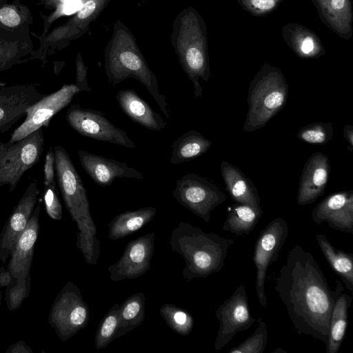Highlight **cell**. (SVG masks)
Wrapping results in <instances>:
<instances>
[{
    "instance_id": "obj_1",
    "label": "cell",
    "mask_w": 353,
    "mask_h": 353,
    "mask_svg": "<svg viewBox=\"0 0 353 353\" xmlns=\"http://www.w3.org/2000/svg\"><path fill=\"white\" fill-rule=\"evenodd\" d=\"M274 283L295 331L326 345L332 307L343 291L341 283L336 280L332 290L315 258L299 245L289 251Z\"/></svg>"
},
{
    "instance_id": "obj_2",
    "label": "cell",
    "mask_w": 353,
    "mask_h": 353,
    "mask_svg": "<svg viewBox=\"0 0 353 353\" xmlns=\"http://www.w3.org/2000/svg\"><path fill=\"white\" fill-rule=\"evenodd\" d=\"M104 60L105 74L110 84L114 86L130 77L138 80L147 88L165 117H170L168 103L159 92L157 78L139 50L136 38L121 20L114 24L112 37L105 48Z\"/></svg>"
},
{
    "instance_id": "obj_3",
    "label": "cell",
    "mask_w": 353,
    "mask_h": 353,
    "mask_svg": "<svg viewBox=\"0 0 353 353\" xmlns=\"http://www.w3.org/2000/svg\"><path fill=\"white\" fill-rule=\"evenodd\" d=\"M169 243L171 250L183 257L185 267L182 274L190 282L221 271L234 241L181 221L172 230Z\"/></svg>"
},
{
    "instance_id": "obj_4",
    "label": "cell",
    "mask_w": 353,
    "mask_h": 353,
    "mask_svg": "<svg viewBox=\"0 0 353 353\" xmlns=\"http://www.w3.org/2000/svg\"><path fill=\"white\" fill-rule=\"evenodd\" d=\"M172 46L179 61L192 81L194 96H202L199 79L208 81L210 77L203 21L192 7L179 12L172 25Z\"/></svg>"
},
{
    "instance_id": "obj_5",
    "label": "cell",
    "mask_w": 353,
    "mask_h": 353,
    "mask_svg": "<svg viewBox=\"0 0 353 353\" xmlns=\"http://www.w3.org/2000/svg\"><path fill=\"white\" fill-rule=\"evenodd\" d=\"M288 95V85L281 71L265 65L250 83L243 130L251 132L265 127L284 107Z\"/></svg>"
},
{
    "instance_id": "obj_6",
    "label": "cell",
    "mask_w": 353,
    "mask_h": 353,
    "mask_svg": "<svg viewBox=\"0 0 353 353\" xmlns=\"http://www.w3.org/2000/svg\"><path fill=\"white\" fill-rule=\"evenodd\" d=\"M55 175L65 208L79 230L97 234L90 205L81 178L64 148H54Z\"/></svg>"
},
{
    "instance_id": "obj_7",
    "label": "cell",
    "mask_w": 353,
    "mask_h": 353,
    "mask_svg": "<svg viewBox=\"0 0 353 353\" xmlns=\"http://www.w3.org/2000/svg\"><path fill=\"white\" fill-rule=\"evenodd\" d=\"M44 142L43 127L15 142H0V187L14 190L24 173L40 161Z\"/></svg>"
},
{
    "instance_id": "obj_8",
    "label": "cell",
    "mask_w": 353,
    "mask_h": 353,
    "mask_svg": "<svg viewBox=\"0 0 353 353\" xmlns=\"http://www.w3.org/2000/svg\"><path fill=\"white\" fill-rule=\"evenodd\" d=\"M90 309L80 288L68 281L54 299L48 315V323L58 337L65 342L89 322Z\"/></svg>"
},
{
    "instance_id": "obj_9",
    "label": "cell",
    "mask_w": 353,
    "mask_h": 353,
    "mask_svg": "<svg viewBox=\"0 0 353 353\" xmlns=\"http://www.w3.org/2000/svg\"><path fill=\"white\" fill-rule=\"evenodd\" d=\"M172 194L178 203L205 223L209 222L212 211L227 200L216 184L194 173L179 179Z\"/></svg>"
},
{
    "instance_id": "obj_10",
    "label": "cell",
    "mask_w": 353,
    "mask_h": 353,
    "mask_svg": "<svg viewBox=\"0 0 353 353\" xmlns=\"http://www.w3.org/2000/svg\"><path fill=\"white\" fill-rule=\"evenodd\" d=\"M289 227L281 217L272 220L263 229L256 241L252 261L256 267V293L259 303L267 307L265 283L268 268L279 257L288 239Z\"/></svg>"
},
{
    "instance_id": "obj_11",
    "label": "cell",
    "mask_w": 353,
    "mask_h": 353,
    "mask_svg": "<svg viewBox=\"0 0 353 353\" xmlns=\"http://www.w3.org/2000/svg\"><path fill=\"white\" fill-rule=\"evenodd\" d=\"M65 119L82 136L130 148H136L125 131L116 127L103 112L74 103L68 109Z\"/></svg>"
},
{
    "instance_id": "obj_12",
    "label": "cell",
    "mask_w": 353,
    "mask_h": 353,
    "mask_svg": "<svg viewBox=\"0 0 353 353\" xmlns=\"http://www.w3.org/2000/svg\"><path fill=\"white\" fill-rule=\"evenodd\" d=\"M215 314L219 327L214 348L219 351L238 332L248 330L256 321L250 313L245 285L237 287L232 296L217 307Z\"/></svg>"
},
{
    "instance_id": "obj_13",
    "label": "cell",
    "mask_w": 353,
    "mask_h": 353,
    "mask_svg": "<svg viewBox=\"0 0 353 353\" xmlns=\"http://www.w3.org/2000/svg\"><path fill=\"white\" fill-rule=\"evenodd\" d=\"M79 92L75 84H64L58 90L45 95L26 111L23 122L11 134L10 142L19 141L40 128H48L51 119L68 106Z\"/></svg>"
},
{
    "instance_id": "obj_14",
    "label": "cell",
    "mask_w": 353,
    "mask_h": 353,
    "mask_svg": "<svg viewBox=\"0 0 353 353\" xmlns=\"http://www.w3.org/2000/svg\"><path fill=\"white\" fill-rule=\"evenodd\" d=\"M153 232L129 241L120 259L108 268L112 281L134 279L143 276L151 267L154 250Z\"/></svg>"
},
{
    "instance_id": "obj_15",
    "label": "cell",
    "mask_w": 353,
    "mask_h": 353,
    "mask_svg": "<svg viewBox=\"0 0 353 353\" xmlns=\"http://www.w3.org/2000/svg\"><path fill=\"white\" fill-rule=\"evenodd\" d=\"M39 189L33 180L20 198L0 234V260L5 263L19 234L26 228L37 205Z\"/></svg>"
},
{
    "instance_id": "obj_16",
    "label": "cell",
    "mask_w": 353,
    "mask_h": 353,
    "mask_svg": "<svg viewBox=\"0 0 353 353\" xmlns=\"http://www.w3.org/2000/svg\"><path fill=\"white\" fill-rule=\"evenodd\" d=\"M44 96L34 85L19 84L0 88V133L8 131L27 110Z\"/></svg>"
},
{
    "instance_id": "obj_17",
    "label": "cell",
    "mask_w": 353,
    "mask_h": 353,
    "mask_svg": "<svg viewBox=\"0 0 353 353\" xmlns=\"http://www.w3.org/2000/svg\"><path fill=\"white\" fill-rule=\"evenodd\" d=\"M314 222L327 223L336 230L353 232V191L346 190L329 194L313 209Z\"/></svg>"
},
{
    "instance_id": "obj_18",
    "label": "cell",
    "mask_w": 353,
    "mask_h": 353,
    "mask_svg": "<svg viewBox=\"0 0 353 353\" xmlns=\"http://www.w3.org/2000/svg\"><path fill=\"white\" fill-rule=\"evenodd\" d=\"M331 167L327 156L313 153L306 161L300 177L296 201L299 205L314 203L325 190Z\"/></svg>"
},
{
    "instance_id": "obj_19",
    "label": "cell",
    "mask_w": 353,
    "mask_h": 353,
    "mask_svg": "<svg viewBox=\"0 0 353 353\" xmlns=\"http://www.w3.org/2000/svg\"><path fill=\"white\" fill-rule=\"evenodd\" d=\"M77 154L83 170L100 186L110 185L117 178L143 179L141 172L126 163L82 150H78Z\"/></svg>"
},
{
    "instance_id": "obj_20",
    "label": "cell",
    "mask_w": 353,
    "mask_h": 353,
    "mask_svg": "<svg viewBox=\"0 0 353 353\" xmlns=\"http://www.w3.org/2000/svg\"><path fill=\"white\" fill-rule=\"evenodd\" d=\"M40 209L41 203L39 202L26 228L17 239L11 250L8 270L14 278L30 274L34 245L39 234Z\"/></svg>"
},
{
    "instance_id": "obj_21",
    "label": "cell",
    "mask_w": 353,
    "mask_h": 353,
    "mask_svg": "<svg viewBox=\"0 0 353 353\" xmlns=\"http://www.w3.org/2000/svg\"><path fill=\"white\" fill-rule=\"evenodd\" d=\"M116 99L123 112L139 125L154 131H161L165 128L166 123L163 117L134 90L118 91Z\"/></svg>"
},
{
    "instance_id": "obj_22",
    "label": "cell",
    "mask_w": 353,
    "mask_h": 353,
    "mask_svg": "<svg viewBox=\"0 0 353 353\" xmlns=\"http://www.w3.org/2000/svg\"><path fill=\"white\" fill-rule=\"evenodd\" d=\"M220 169L226 190L234 203L261 208L257 188L238 167L222 161Z\"/></svg>"
},
{
    "instance_id": "obj_23",
    "label": "cell",
    "mask_w": 353,
    "mask_h": 353,
    "mask_svg": "<svg viewBox=\"0 0 353 353\" xmlns=\"http://www.w3.org/2000/svg\"><path fill=\"white\" fill-rule=\"evenodd\" d=\"M157 214L153 207H144L128 210L115 216L108 224V237L118 240L137 232L150 223Z\"/></svg>"
},
{
    "instance_id": "obj_24",
    "label": "cell",
    "mask_w": 353,
    "mask_h": 353,
    "mask_svg": "<svg viewBox=\"0 0 353 353\" xmlns=\"http://www.w3.org/2000/svg\"><path fill=\"white\" fill-rule=\"evenodd\" d=\"M317 243L332 270L337 274L347 289L353 293V256L333 246L325 236L316 234Z\"/></svg>"
},
{
    "instance_id": "obj_25",
    "label": "cell",
    "mask_w": 353,
    "mask_h": 353,
    "mask_svg": "<svg viewBox=\"0 0 353 353\" xmlns=\"http://www.w3.org/2000/svg\"><path fill=\"white\" fill-rule=\"evenodd\" d=\"M352 297L341 293L334 302L330 315L327 353H337L343 341L348 323V312Z\"/></svg>"
},
{
    "instance_id": "obj_26",
    "label": "cell",
    "mask_w": 353,
    "mask_h": 353,
    "mask_svg": "<svg viewBox=\"0 0 353 353\" xmlns=\"http://www.w3.org/2000/svg\"><path fill=\"white\" fill-rule=\"evenodd\" d=\"M212 145L210 139L191 129L172 143L170 163L176 165L193 160L205 153Z\"/></svg>"
},
{
    "instance_id": "obj_27",
    "label": "cell",
    "mask_w": 353,
    "mask_h": 353,
    "mask_svg": "<svg viewBox=\"0 0 353 353\" xmlns=\"http://www.w3.org/2000/svg\"><path fill=\"white\" fill-rule=\"evenodd\" d=\"M262 215L261 208L234 203L228 209V216L222 229L236 236L249 234L255 228Z\"/></svg>"
},
{
    "instance_id": "obj_28",
    "label": "cell",
    "mask_w": 353,
    "mask_h": 353,
    "mask_svg": "<svg viewBox=\"0 0 353 353\" xmlns=\"http://www.w3.org/2000/svg\"><path fill=\"white\" fill-rule=\"evenodd\" d=\"M145 317V294L143 292L133 294L120 305L119 323L114 339L141 325Z\"/></svg>"
},
{
    "instance_id": "obj_29",
    "label": "cell",
    "mask_w": 353,
    "mask_h": 353,
    "mask_svg": "<svg viewBox=\"0 0 353 353\" xmlns=\"http://www.w3.org/2000/svg\"><path fill=\"white\" fill-rule=\"evenodd\" d=\"M159 313L168 326L174 332L181 336L191 333L194 319L188 311L172 303H165L161 307Z\"/></svg>"
},
{
    "instance_id": "obj_30",
    "label": "cell",
    "mask_w": 353,
    "mask_h": 353,
    "mask_svg": "<svg viewBox=\"0 0 353 353\" xmlns=\"http://www.w3.org/2000/svg\"><path fill=\"white\" fill-rule=\"evenodd\" d=\"M120 304L116 303L101 319L96 332L97 350L106 347L114 339L119 323Z\"/></svg>"
},
{
    "instance_id": "obj_31",
    "label": "cell",
    "mask_w": 353,
    "mask_h": 353,
    "mask_svg": "<svg viewBox=\"0 0 353 353\" xmlns=\"http://www.w3.org/2000/svg\"><path fill=\"white\" fill-rule=\"evenodd\" d=\"M112 0H86L67 24L78 28L83 34L89 30L90 24L102 12Z\"/></svg>"
},
{
    "instance_id": "obj_32",
    "label": "cell",
    "mask_w": 353,
    "mask_h": 353,
    "mask_svg": "<svg viewBox=\"0 0 353 353\" xmlns=\"http://www.w3.org/2000/svg\"><path fill=\"white\" fill-rule=\"evenodd\" d=\"M30 290V274L26 276L13 277L12 281L6 287L5 301L7 308L15 311L23 301L29 296Z\"/></svg>"
},
{
    "instance_id": "obj_33",
    "label": "cell",
    "mask_w": 353,
    "mask_h": 353,
    "mask_svg": "<svg viewBox=\"0 0 353 353\" xmlns=\"http://www.w3.org/2000/svg\"><path fill=\"white\" fill-rule=\"evenodd\" d=\"M333 135L332 123L320 121L302 128L297 134V138L307 143L324 145L332 139Z\"/></svg>"
},
{
    "instance_id": "obj_34",
    "label": "cell",
    "mask_w": 353,
    "mask_h": 353,
    "mask_svg": "<svg viewBox=\"0 0 353 353\" xmlns=\"http://www.w3.org/2000/svg\"><path fill=\"white\" fill-rule=\"evenodd\" d=\"M255 331L229 353H263L268 343V329L265 323L259 318Z\"/></svg>"
},
{
    "instance_id": "obj_35",
    "label": "cell",
    "mask_w": 353,
    "mask_h": 353,
    "mask_svg": "<svg viewBox=\"0 0 353 353\" xmlns=\"http://www.w3.org/2000/svg\"><path fill=\"white\" fill-rule=\"evenodd\" d=\"M77 246L90 265H95L100 255V241L96 234L79 230Z\"/></svg>"
},
{
    "instance_id": "obj_36",
    "label": "cell",
    "mask_w": 353,
    "mask_h": 353,
    "mask_svg": "<svg viewBox=\"0 0 353 353\" xmlns=\"http://www.w3.org/2000/svg\"><path fill=\"white\" fill-rule=\"evenodd\" d=\"M43 198L48 215L54 220H61L63 216L62 206L57 185H44Z\"/></svg>"
},
{
    "instance_id": "obj_37",
    "label": "cell",
    "mask_w": 353,
    "mask_h": 353,
    "mask_svg": "<svg viewBox=\"0 0 353 353\" xmlns=\"http://www.w3.org/2000/svg\"><path fill=\"white\" fill-rule=\"evenodd\" d=\"M76 77L75 85L79 92H90L91 88L88 85L87 74L88 67L85 65L81 53H79L76 59Z\"/></svg>"
},
{
    "instance_id": "obj_38",
    "label": "cell",
    "mask_w": 353,
    "mask_h": 353,
    "mask_svg": "<svg viewBox=\"0 0 353 353\" xmlns=\"http://www.w3.org/2000/svg\"><path fill=\"white\" fill-rule=\"evenodd\" d=\"M55 163L54 151L52 147L48 150L43 165V184L44 185L56 184Z\"/></svg>"
},
{
    "instance_id": "obj_39",
    "label": "cell",
    "mask_w": 353,
    "mask_h": 353,
    "mask_svg": "<svg viewBox=\"0 0 353 353\" xmlns=\"http://www.w3.org/2000/svg\"><path fill=\"white\" fill-rule=\"evenodd\" d=\"M0 22L8 27L13 28L21 23V18L12 7L5 6L0 9Z\"/></svg>"
},
{
    "instance_id": "obj_40",
    "label": "cell",
    "mask_w": 353,
    "mask_h": 353,
    "mask_svg": "<svg viewBox=\"0 0 353 353\" xmlns=\"http://www.w3.org/2000/svg\"><path fill=\"white\" fill-rule=\"evenodd\" d=\"M6 353H33V350L23 340L10 345L6 350Z\"/></svg>"
},
{
    "instance_id": "obj_41",
    "label": "cell",
    "mask_w": 353,
    "mask_h": 353,
    "mask_svg": "<svg viewBox=\"0 0 353 353\" xmlns=\"http://www.w3.org/2000/svg\"><path fill=\"white\" fill-rule=\"evenodd\" d=\"M252 4L261 10H270L275 6L274 0H252Z\"/></svg>"
},
{
    "instance_id": "obj_42",
    "label": "cell",
    "mask_w": 353,
    "mask_h": 353,
    "mask_svg": "<svg viewBox=\"0 0 353 353\" xmlns=\"http://www.w3.org/2000/svg\"><path fill=\"white\" fill-rule=\"evenodd\" d=\"M81 5V1L80 0L70 1L63 5L61 12L63 14H70L79 10Z\"/></svg>"
},
{
    "instance_id": "obj_43",
    "label": "cell",
    "mask_w": 353,
    "mask_h": 353,
    "mask_svg": "<svg viewBox=\"0 0 353 353\" xmlns=\"http://www.w3.org/2000/svg\"><path fill=\"white\" fill-rule=\"evenodd\" d=\"M13 279L11 272L3 266L0 268V288L8 286Z\"/></svg>"
},
{
    "instance_id": "obj_44",
    "label": "cell",
    "mask_w": 353,
    "mask_h": 353,
    "mask_svg": "<svg viewBox=\"0 0 353 353\" xmlns=\"http://www.w3.org/2000/svg\"><path fill=\"white\" fill-rule=\"evenodd\" d=\"M343 135L349 143L348 149L352 152L353 148V126L350 124H346L343 128Z\"/></svg>"
},
{
    "instance_id": "obj_45",
    "label": "cell",
    "mask_w": 353,
    "mask_h": 353,
    "mask_svg": "<svg viewBox=\"0 0 353 353\" xmlns=\"http://www.w3.org/2000/svg\"><path fill=\"white\" fill-rule=\"evenodd\" d=\"M314 43L311 38H305L301 46V50L303 54L310 55L314 51Z\"/></svg>"
},
{
    "instance_id": "obj_46",
    "label": "cell",
    "mask_w": 353,
    "mask_h": 353,
    "mask_svg": "<svg viewBox=\"0 0 353 353\" xmlns=\"http://www.w3.org/2000/svg\"><path fill=\"white\" fill-rule=\"evenodd\" d=\"M272 353H286V351L283 350L281 347H277L276 350L272 352Z\"/></svg>"
},
{
    "instance_id": "obj_47",
    "label": "cell",
    "mask_w": 353,
    "mask_h": 353,
    "mask_svg": "<svg viewBox=\"0 0 353 353\" xmlns=\"http://www.w3.org/2000/svg\"><path fill=\"white\" fill-rule=\"evenodd\" d=\"M1 299H2V294H1V292L0 290V307H1Z\"/></svg>"
}]
</instances>
